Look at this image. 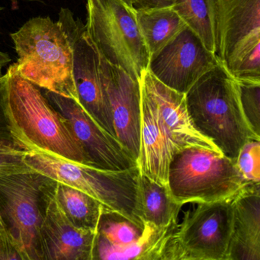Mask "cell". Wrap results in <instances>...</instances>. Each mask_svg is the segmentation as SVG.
<instances>
[{
	"label": "cell",
	"mask_w": 260,
	"mask_h": 260,
	"mask_svg": "<svg viewBox=\"0 0 260 260\" xmlns=\"http://www.w3.org/2000/svg\"><path fill=\"white\" fill-rule=\"evenodd\" d=\"M4 80L6 116L12 134L26 151L39 150L92 167L68 120L40 88L21 77L16 63Z\"/></svg>",
	"instance_id": "obj_1"
},
{
	"label": "cell",
	"mask_w": 260,
	"mask_h": 260,
	"mask_svg": "<svg viewBox=\"0 0 260 260\" xmlns=\"http://www.w3.org/2000/svg\"><path fill=\"white\" fill-rule=\"evenodd\" d=\"M185 97L194 128L234 162L246 142L260 140L245 118L237 81L221 63L202 76Z\"/></svg>",
	"instance_id": "obj_2"
},
{
	"label": "cell",
	"mask_w": 260,
	"mask_h": 260,
	"mask_svg": "<svg viewBox=\"0 0 260 260\" xmlns=\"http://www.w3.org/2000/svg\"><path fill=\"white\" fill-rule=\"evenodd\" d=\"M21 77L37 86L79 103L74 77L73 48L61 24L36 17L10 34Z\"/></svg>",
	"instance_id": "obj_3"
},
{
	"label": "cell",
	"mask_w": 260,
	"mask_h": 260,
	"mask_svg": "<svg viewBox=\"0 0 260 260\" xmlns=\"http://www.w3.org/2000/svg\"><path fill=\"white\" fill-rule=\"evenodd\" d=\"M23 161L35 173L86 193L105 209L118 213L144 229L138 166L120 171L102 170L36 150L27 151Z\"/></svg>",
	"instance_id": "obj_4"
},
{
	"label": "cell",
	"mask_w": 260,
	"mask_h": 260,
	"mask_svg": "<svg viewBox=\"0 0 260 260\" xmlns=\"http://www.w3.org/2000/svg\"><path fill=\"white\" fill-rule=\"evenodd\" d=\"M248 183L236 162L204 147H186L176 152L169 167V189L182 205L231 199Z\"/></svg>",
	"instance_id": "obj_5"
},
{
	"label": "cell",
	"mask_w": 260,
	"mask_h": 260,
	"mask_svg": "<svg viewBox=\"0 0 260 260\" xmlns=\"http://www.w3.org/2000/svg\"><path fill=\"white\" fill-rule=\"evenodd\" d=\"M86 10V31L100 54L140 80L150 54L134 8L123 0H87Z\"/></svg>",
	"instance_id": "obj_6"
},
{
	"label": "cell",
	"mask_w": 260,
	"mask_h": 260,
	"mask_svg": "<svg viewBox=\"0 0 260 260\" xmlns=\"http://www.w3.org/2000/svg\"><path fill=\"white\" fill-rule=\"evenodd\" d=\"M215 51L236 80H260V0H215Z\"/></svg>",
	"instance_id": "obj_7"
},
{
	"label": "cell",
	"mask_w": 260,
	"mask_h": 260,
	"mask_svg": "<svg viewBox=\"0 0 260 260\" xmlns=\"http://www.w3.org/2000/svg\"><path fill=\"white\" fill-rule=\"evenodd\" d=\"M172 233L162 260H225L233 224L231 199L200 202Z\"/></svg>",
	"instance_id": "obj_8"
},
{
	"label": "cell",
	"mask_w": 260,
	"mask_h": 260,
	"mask_svg": "<svg viewBox=\"0 0 260 260\" xmlns=\"http://www.w3.org/2000/svg\"><path fill=\"white\" fill-rule=\"evenodd\" d=\"M44 179L37 173L0 176V209L22 260H45Z\"/></svg>",
	"instance_id": "obj_9"
},
{
	"label": "cell",
	"mask_w": 260,
	"mask_h": 260,
	"mask_svg": "<svg viewBox=\"0 0 260 260\" xmlns=\"http://www.w3.org/2000/svg\"><path fill=\"white\" fill-rule=\"evenodd\" d=\"M58 22L72 45L73 71L79 103L102 128L115 138L112 113L102 80L100 52L88 35L86 25L75 19L69 9H60Z\"/></svg>",
	"instance_id": "obj_10"
},
{
	"label": "cell",
	"mask_w": 260,
	"mask_h": 260,
	"mask_svg": "<svg viewBox=\"0 0 260 260\" xmlns=\"http://www.w3.org/2000/svg\"><path fill=\"white\" fill-rule=\"evenodd\" d=\"M218 63L215 55L186 27L150 57L147 70L162 84L185 94Z\"/></svg>",
	"instance_id": "obj_11"
},
{
	"label": "cell",
	"mask_w": 260,
	"mask_h": 260,
	"mask_svg": "<svg viewBox=\"0 0 260 260\" xmlns=\"http://www.w3.org/2000/svg\"><path fill=\"white\" fill-rule=\"evenodd\" d=\"M44 94L68 120L92 167L115 171L138 167V162L122 144L102 128L80 103L49 91Z\"/></svg>",
	"instance_id": "obj_12"
},
{
	"label": "cell",
	"mask_w": 260,
	"mask_h": 260,
	"mask_svg": "<svg viewBox=\"0 0 260 260\" xmlns=\"http://www.w3.org/2000/svg\"><path fill=\"white\" fill-rule=\"evenodd\" d=\"M100 70L115 138L138 162L141 121L140 81L132 78L119 67L109 63L101 54Z\"/></svg>",
	"instance_id": "obj_13"
},
{
	"label": "cell",
	"mask_w": 260,
	"mask_h": 260,
	"mask_svg": "<svg viewBox=\"0 0 260 260\" xmlns=\"http://www.w3.org/2000/svg\"><path fill=\"white\" fill-rule=\"evenodd\" d=\"M44 177L42 239L45 260H93L97 232L77 228L70 220L56 199L54 180Z\"/></svg>",
	"instance_id": "obj_14"
},
{
	"label": "cell",
	"mask_w": 260,
	"mask_h": 260,
	"mask_svg": "<svg viewBox=\"0 0 260 260\" xmlns=\"http://www.w3.org/2000/svg\"><path fill=\"white\" fill-rule=\"evenodd\" d=\"M140 81L147 86L156 101L159 120L173 154L190 147H204L222 153L194 128L188 115L185 94L162 84L148 70L143 73Z\"/></svg>",
	"instance_id": "obj_15"
},
{
	"label": "cell",
	"mask_w": 260,
	"mask_h": 260,
	"mask_svg": "<svg viewBox=\"0 0 260 260\" xmlns=\"http://www.w3.org/2000/svg\"><path fill=\"white\" fill-rule=\"evenodd\" d=\"M140 86L141 121L138 168L143 174L169 188V167L173 153L159 120L156 101L141 81Z\"/></svg>",
	"instance_id": "obj_16"
},
{
	"label": "cell",
	"mask_w": 260,
	"mask_h": 260,
	"mask_svg": "<svg viewBox=\"0 0 260 260\" xmlns=\"http://www.w3.org/2000/svg\"><path fill=\"white\" fill-rule=\"evenodd\" d=\"M233 224L225 260H260V183H248L231 198Z\"/></svg>",
	"instance_id": "obj_17"
},
{
	"label": "cell",
	"mask_w": 260,
	"mask_h": 260,
	"mask_svg": "<svg viewBox=\"0 0 260 260\" xmlns=\"http://www.w3.org/2000/svg\"><path fill=\"white\" fill-rule=\"evenodd\" d=\"M177 224L157 228L151 223H144L141 237L127 246H112L96 234L93 260H162L167 240Z\"/></svg>",
	"instance_id": "obj_18"
},
{
	"label": "cell",
	"mask_w": 260,
	"mask_h": 260,
	"mask_svg": "<svg viewBox=\"0 0 260 260\" xmlns=\"http://www.w3.org/2000/svg\"><path fill=\"white\" fill-rule=\"evenodd\" d=\"M139 200L144 223H151L157 228L177 224L178 214L182 205L174 200L168 187L157 183L141 173Z\"/></svg>",
	"instance_id": "obj_19"
},
{
	"label": "cell",
	"mask_w": 260,
	"mask_h": 260,
	"mask_svg": "<svg viewBox=\"0 0 260 260\" xmlns=\"http://www.w3.org/2000/svg\"><path fill=\"white\" fill-rule=\"evenodd\" d=\"M135 13L150 57L187 27L172 7L135 10Z\"/></svg>",
	"instance_id": "obj_20"
},
{
	"label": "cell",
	"mask_w": 260,
	"mask_h": 260,
	"mask_svg": "<svg viewBox=\"0 0 260 260\" xmlns=\"http://www.w3.org/2000/svg\"><path fill=\"white\" fill-rule=\"evenodd\" d=\"M54 192L67 217L77 228L97 232L103 209L101 203L86 193L54 181Z\"/></svg>",
	"instance_id": "obj_21"
},
{
	"label": "cell",
	"mask_w": 260,
	"mask_h": 260,
	"mask_svg": "<svg viewBox=\"0 0 260 260\" xmlns=\"http://www.w3.org/2000/svg\"><path fill=\"white\" fill-rule=\"evenodd\" d=\"M172 8L205 45L215 51V0H176Z\"/></svg>",
	"instance_id": "obj_22"
},
{
	"label": "cell",
	"mask_w": 260,
	"mask_h": 260,
	"mask_svg": "<svg viewBox=\"0 0 260 260\" xmlns=\"http://www.w3.org/2000/svg\"><path fill=\"white\" fill-rule=\"evenodd\" d=\"M144 229L118 213L103 209L97 228V237L112 246H127L142 235Z\"/></svg>",
	"instance_id": "obj_23"
},
{
	"label": "cell",
	"mask_w": 260,
	"mask_h": 260,
	"mask_svg": "<svg viewBox=\"0 0 260 260\" xmlns=\"http://www.w3.org/2000/svg\"><path fill=\"white\" fill-rule=\"evenodd\" d=\"M236 81L245 118L252 132L260 138V80Z\"/></svg>",
	"instance_id": "obj_24"
},
{
	"label": "cell",
	"mask_w": 260,
	"mask_h": 260,
	"mask_svg": "<svg viewBox=\"0 0 260 260\" xmlns=\"http://www.w3.org/2000/svg\"><path fill=\"white\" fill-rule=\"evenodd\" d=\"M236 166L249 183H260V140H250L242 147Z\"/></svg>",
	"instance_id": "obj_25"
},
{
	"label": "cell",
	"mask_w": 260,
	"mask_h": 260,
	"mask_svg": "<svg viewBox=\"0 0 260 260\" xmlns=\"http://www.w3.org/2000/svg\"><path fill=\"white\" fill-rule=\"evenodd\" d=\"M4 76L0 80V153L25 154L22 144L16 139L10 127L4 108Z\"/></svg>",
	"instance_id": "obj_26"
},
{
	"label": "cell",
	"mask_w": 260,
	"mask_h": 260,
	"mask_svg": "<svg viewBox=\"0 0 260 260\" xmlns=\"http://www.w3.org/2000/svg\"><path fill=\"white\" fill-rule=\"evenodd\" d=\"M0 260H22L0 209Z\"/></svg>",
	"instance_id": "obj_27"
},
{
	"label": "cell",
	"mask_w": 260,
	"mask_h": 260,
	"mask_svg": "<svg viewBox=\"0 0 260 260\" xmlns=\"http://www.w3.org/2000/svg\"><path fill=\"white\" fill-rule=\"evenodd\" d=\"M24 155L0 153V176L16 173H35L24 162Z\"/></svg>",
	"instance_id": "obj_28"
},
{
	"label": "cell",
	"mask_w": 260,
	"mask_h": 260,
	"mask_svg": "<svg viewBox=\"0 0 260 260\" xmlns=\"http://www.w3.org/2000/svg\"><path fill=\"white\" fill-rule=\"evenodd\" d=\"M176 0H133L132 8L135 10L173 7Z\"/></svg>",
	"instance_id": "obj_29"
},
{
	"label": "cell",
	"mask_w": 260,
	"mask_h": 260,
	"mask_svg": "<svg viewBox=\"0 0 260 260\" xmlns=\"http://www.w3.org/2000/svg\"><path fill=\"white\" fill-rule=\"evenodd\" d=\"M10 62H11L10 55L7 53L0 51V65H3L4 67L8 64Z\"/></svg>",
	"instance_id": "obj_30"
},
{
	"label": "cell",
	"mask_w": 260,
	"mask_h": 260,
	"mask_svg": "<svg viewBox=\"0 0 260 260\" xmlns=\"http://www.w3.org/2000/svg\"><path fill=\"white\" fill-rule=\"evenodd\" d=\"M125 4H127V5L130 6V7H132V4H133V0H123Z\"/></svg>",
	"instance_id": "obj_31"
},
{
	"label": "cell",
	"mask_w": 260,
	"mask_h": 260,
	"mask_svg": "<svg viewBox=\"0 0 260 260\" xmlns=\"http://www.w3.org/2000/svg\"><path fill=\"white\" fill-rule=\"evenodd\" d=\"M3 68H4V66H3V65H0V80H1L4 76V74H3Z\"/></svg>",
	"instance_id": "obj_32"
},
{
	"label": "cell",
	"mask_w": 260,
	"mask_h": 260,
	"mask_svg": "<svg viewBox=\"0 0 260 260\" xmlns=\"http://www.w3.org/2000/svg\"><path fill=\"white\" fill-rule=\"evenodd\" d=\"M4 10V7H1V6H0V12L3 11V10Z\"/></svg>",
	"instance_id": "obj_33"
}]
</instances>
